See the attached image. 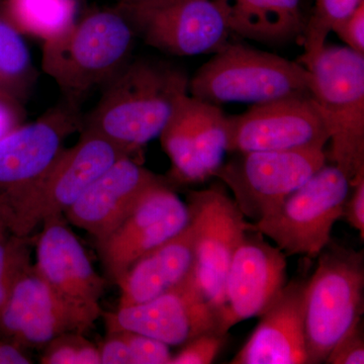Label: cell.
Wrapping results in <instances>:
<instances>
[{
  "label": "cell",
  "mask_w": 364,
  "mask_h": 364,
  "mask_svg": "<svg viewBox=\"0 0 364 364\" xmlns=\"http://www.w3.org/2000/svg\"><path fill=\"white\" fill-rule=\"evenodd\" d=\"M189 77L178 67L130 60L105 86L82 128L117 144L131 155L158 138L184 95Z\"/></svg>",
  "instance_id": "1"
},
{
  "label": "cell",
  "mask_w": 364,
  "mask_h": 364,
  "mask_svg": "<svg viewBox=\"0 0 364 364\" xmlns=\"http://www.w3.org/2000/svg\"><path fill=\"white\" fill-rule=\"evenodd\" d=\"M80 132L77 143L64 148L37 178L0 193V221L11 233L31 236L47 220L64 217L105 170L121 158L133 156L95 132Z\"/></svg>",
  "instance_id": "2"
},
{
  "label": "cell",
  "mask_w": 364,
  "mask_h": 364,
  "mask_svg": "<svg viewBox=\"0 0 364 364\" xmlns=\"http://www.w3.org/2000/svg\"><path fill=\"white\" fill-rule=\"evenodd\" d=\"M136 37L127 16L100 11L45 41L42 68L65 100L78 105L91 91L104 88L129 61Z\"/></svg>",
  "instance_id": "3"
},
{
  "label": "cell",
  "mask_w": 364,
  "mask_h": 364,
  "mask_svg": "<svg viewBox=\"0 0 364 364\" xmlns=\"http://www.w3.org/2000/svg\"><path fill=\"white\" fill-rule=\"evenodd\" d=\"M188 95L214 105L312 97L311 74L298 61L229 43L189 78Z\"/></svg>",
  "instance_id": "4"
},
{
  "label": "cell",
  "mask_w": 364,
  "mask_h": 364,
  "mask_svg": "<svg viewBox=\"0 0 364 364\" xmlns=\"http://www.w3.org/2000/svg\"><path fill=\"white\" fill-rule=\"evenodd\" d=\"M305 67L329 133L327 157L351 182L364 170V55L326 44Z\"/></svg>",
  "instance_id": "5"
},
{
  "label": "cell",
  "mask_w": 364,
  "mask_h": 364,
  "mask_svg": "<svg viewBox=\"0 0 364 364\" xmlns=\"http://www.w3.org/2000/svg\"><path fill=\"white\" fill-rule=\"evenodd\" d=\"M363 253L329 246L318 254L317 268L304 284L303 309L309 363L328 354L363 312Z\"/></svg>",
  "instance_id": "6"
},
{
  "label": "cell",
  "mask_w": 364,
  "mask_h": 364,
  "mask_svg": "<svg viewBox=\"0 0 364 364\" xmlns=\"http://www.w3.org/2000/svg\"><path fill=\"white\" fill-rule=\"evenodd\" d=\"M350 186L336 165L325 164L269 214L251 223V231L272 239L287 256L317 257L343 217Z\"/></svg>",
  "instance_id": "7"
},
{
  "label": "cell",
  "mask_w": 364,
  "mask_h": 364,
  "mask_svg": "<svg viewBox=\"0 0 364 364\" xmlns=\"http://www.w3.org/2000/svg\"><path fill=\"white\" fill-rule=\"evenodd\" d=\"M214 177L231 189L244 217L259 221L322 168L325 150L235 153Z\"/></svg>",
  "instance_id": "8"
},
{
  "label": "cell",
  "mask_w": 364,
  "mask_h": 364,
  "mask_svg": "<svg viewBox=\"0 0 364 364\" xmlns=\"http://www.w3.org/2000/svg\"><path fill=\"white\" fill-rule=\"evenodd\" d=\"M117 9L136 36L167 54H215L230 43L232 33L212 0H156Z\"/></svg>",
  "instance_id": "9"
},
{
  "label": "cell",
  "mask_w": 364,
  "mask_h": 364,
  "mask_svg": "<svg viewBox=\"0 0 364 364\" xmlns=\"http://www.w3.org/2000/svg\"><path fill=\"white\" fill-rule=\"evenodd\" d=\"M188 207L195 242L196 282L219 316L230 263L239 244L251 231V223L219 186L191 191Z\"/></svg>",
  "instance_id": "10"
},
{
  "label": "cell",
  "mask_w": 364,
  "mask_h": 364,
  "mask_svg": "<svg viewBox=\"0 0 364 364\" xmlns=\"http://www.w3.org/2000/svg\"><path fill=\"white\" fill-rule=\"evenodd\" d=\"M329 133L312 97L254 105L227 116V152L324 150Z\"/></svg>",
  "instance_id": "11"
},
{
  "label": "cell",
  "mask_w": 364,
  "mask_h": 364,
  "mask_svg": "<svg viewBox=\"0 0 364 364\" xmlns=\"http://www.w3.org/2000/svg\"><path fill=\"white\" fill-rule=\"evenodd\" d=\"M188 203L162 179L147 189L123 221L97 242L105 272L119 284L129 268L188 226Z\"/></svg>",
  "instance_id": "12"
},
{
  "label": "cell",
  "mask_w": 364,
  "mask_h": 364,
  "mask_svg": "<svg viewBox=\"0 0 364 364\" xmlns=\"http://www.w3.org/2000/svg\"><path fill=\"white\" fill-rule=\"evenodd\" d=\"M102 316L107 332L128 330L168 346L186 344L205 333L220 332L219 316L205 299L195 272L156 298Z\"/></svg>",
  "instance_id": "13"
},
{
  "label": "cell",
  "mask_w": 364,
  "mask_h": 364,
  "mask_svg": "<svg viewBox=\"0 0 364 364\" xmlns=\"http://www.w3.org/2000/svg\"><path fill=\"white\" fill-rule=\"evenodd\" d=\"M159 138L171 161V181L200 183L214 177L224 163L227 116L217 105L186 95Z\"/></svg>",
  "instance_id": "14"
},
{
  "label": "cell",
  "mask_w": 364,
  "mask_h": 364,
  "mask_svg": "<svg viewBox=\"0 0 364 364\" xmlns=\"http://www.w3.org/2000/svg\"><path fill=\"white\" fill-rule=\"evenodd\" d=\"M98 318L60 296L32 265L0 311V337L23 349L44 347L63 333L87 332Z\"/></svg>",
  "instance_id": "15"
},
{
  "label": "cell",
  "mask_w": 364,
  "mask_h": 364,
  "mask_svg": "<svg viewBox=\"0 0 364 364\" xmlns=\"http://www.w3.org/2000/svg\"><path fill=\"white\" fill-rule=\"evenodd\" d=\"M255 233L245 235L228 269L219 312L224 334L242 321L260 317L287 286L286 254Z\"/></svg>",
  "instance_id": "16"
},
{
  "label": "cell",
  "mask_w": 364,
  "mask_h": 364,
  "mask_svg": "<svg viewBox=\"0 0 364 364\" xmlns=\"http://www.w3.org/2000/svg\"><path fill=\"white\" fill-rule=\"evenodd\" d=\"M82 128L78 105L64 100L37 121L21 124L0 139V193L20 188L42 174Z\"/></svg>",
  "instance_id": "17"
},
{
  "label": "cell",
  "mask_w": 364,
  "mask_h": 364,
  "mask_svg": "<svg viewBox=\"0 0 364 364\" xmlns=\"http://www.w3.org/2000/svg\"><path fill=\"white\" fill-rule=\"evenodd\" d=\"M42 227L36 241V272L60 296L100 317L107 280L95 270L65 218L47 220Z\"/></svg>",
  "instance_id": "18"
},
{
  "label": "cell",
  "mask_w": 364,
  "mask_h": 364,
  "mask_svg": "<svg viewBox=\"0 0 364 364\" xmlns=\"http://www.w3.org/2000/svg\"><path fill=\"white\" fill-rule=\"evenodd\" d=\"M161 177L133 156L117 160L85 189L64 214L97 242L105 239L133 210L144 193Z\"/></svg>",
  "instance_id": "19"
},
{
  "label": "cell",
  "mask_w": 364,
  "mask_h": 364,
  "mask_svg": "<svg viewBox=\"0 0 364 364\" xmlns=\"http://www.w3.org/2000/svg\"><path fill=\"white\" fill-rule=\"evenodd\" d=\"M304 284L291 282L260 316L232 364H306Z\"/></svg>",
  "instance_id": "20"
},
{
  "label": "cell",
  "mask_w": 364,
  "mask_h": 364,
  "mask_svg": "<svg viewBox=\"0 0 364 364\" xmlns=\"http://www.w3.org/2000/svg\"><path fill=\"white\" fill-rule=\"evenodd\" d=\"M195 272V242L191 224L136 260L119 280V308L145 303Z\"/></svg>",
  "instance_id": "21"
},
{
  "label": "cell",
  "mask_w": 364,
  "mask_h": 364,
  "mask_svg": "<svg viewBox=\"0 0 364 364\" xmlns=\"http://www.w3.org/2000/svg\"><path fill=\"white\" fill-rule=\"evenodd\" d=\"M232 33L264 44L303 42L301 0H212Z\"/></svg>",
  "instance_id": "22"
},
{
  "label": "cell",
  "mask_w": 364,
  "mask_h": 364,
  "mask_svg": "<svg viewBox=\"0 0 364 364\" xmlns=\"http://www.w3.org/2000/svg\"><path fill=\"white\" fill-rule=\"evenodd\" d=\"M6 16L18 32L45 41L68 30L75 21L74 0H6Z\"/></svg>",
  "instance_id": "23"
},
{
  "label": "cell",
  "mask_w": 364,
  "mask_h": 364,
  "mask_svg": "<svg viewBox=\"0 0 364 364\" xmlns=\"http://www.w3.org/2000/svg\"><path fill=\"white\" fill-rule=\"evenodd\" d=\"M36 76L21 33L9 21L0 20V95L21 104L35 85Z\"/></svg>",
  "instance_id": "24"
},
{
  "label": "cell",
  "mask_w": 364,
  "mask_h": 364,
  "mask_svg": "<svg viewBox=\"0 0 364 364\" xmlns=\"http://www.w3.org/2000/svg\"><path fill=\"white\" fill-rule=\"evenodd\" d=\"M364 4V0H316L313 14L306 21L303 45L305 52L299 63L305 66L327 44V38L333 28L348 18Z\"/></svg>",
  "instance_id": "25"
},
{
  "label": "cell",
  "mask_w": 364,
  "mask_h": 364,
  "mask_svg": "<svg viewBox=\"0 0 364 364\" xmlns=\"http://www.w3.org/2000/svg\"><path fill=\"white\" fill-rule=\"evenodd\" d=\"M32 237L16 236L0 226V311L21 277L31 267Z\"/></svg>",
  "instance_id": "26"
},
{
  "label": "cell",
  "mask_w": 364,
  "mask_h": 364,
  "mask_svg": "<svg viewBox=\"0 0 364 364\" xmlns=\"http://www.w3.org/2000/svg\"><path fill=\"white\" fill-rule=\"evenodd\" d=\"M40 360L43 364H100L98 346L80 332L55 337L45 345Z\"/></svg>",
  "instance_id": "27"
},
{
  "label": "cell",
  "mask_w": 364,
  "mask_h": 364,
  "mask_svg": "<svg viewBox=\"0 0 364 364\" xmlns=\"http://www.w3.org/2000/svg\"><path fill=\"white\" fill-rule=\"evenodd\" d=\"M227 335L221 332H208L196 337L183 345L170 364H210L226 343Z\"/></svg>",
  "instance_id": "28"
},
{
  "label": "cell",
  "mask_w": 364,
  "mask_h": 364,
  "mask_svg": "<svg viewBox=\"0 0 364 364\" xmlns=\"http://www.w3.org/2000/svg\"><path fill=\"white\" fill-rule=\"evenodd\" d=\"M121 334L133 355L135 364H170L172 354L169 346L159 340L128 330L117 331Z\"/></svg>",
  "instance_id": "29"
},
{
  "label": "cell",
  "mask_w": 364,
  "mask_h": 364,
  "mask_svg": "<svg viewBox=\"0 0 364 364\" xmlns=\"http://www.w3.org/2000/svg\"><path fill=\"white\" fill-rule=\"evenodd\" d=\"M325 363L330 364H363L364 341L360 321L352 326L335 344Z\"/></svg>",
  "instance_id": "30"
},
{
  "label": "cell",
  "mask_w": 364,
  "mask_h": 364,
  "mask_svg": "<svg viewBox=\"0 0 364 364\" xmlns=\"http://www.w3.org/2000/svg\"><path fill=\"white\" fill-rule=\"evenodd\" d=\"M333 33L346 43V47L364 55V4L333 28Z\"/></svg>",
  "instance_id": "31"
},
{
  "label": "cell",
  "mask_w": 364,
  "mask_h": 364,
  "mask_svg": "<svg viewBox=\"0 0 364 364\" xmlns=\"http://www.w3.org/2000/svg\"><path fill=\"white\" fill-rule=\"evenodd\" d=\"M353 188L351 196H347L345 202L343 217L347 222L360 234L361 240L364 238V170L359 172L350 182Z\"/></svg>",
  "instance_id": "32"
},
{
  "label": "cell",
  "mask_w": 364,
  "mask_h": 364,
  "mask_svg": "<svg viewBox=\"0 0 364 364\" xmlns=\"http://www.w3.org/2000/svg\"><path fill=\"white\" fill-rule=\"evenodd\" d=\"M100 364H135L128 344L119 332H107L102 344L98 345Z\"/></svg>",
  "instance_id": "33"
},
{
  "label": "cell",
  "mask_w": 364,
  "mask_h": 364,
  "mask_svg": "<svg viewBox=\"0 0 364 364\" xmlns=\"http://www.w3.org/2000/svg\"><path fill=\"white\" fill-rule=\"evenodd\" d=\"M23 117L20 102L0 95V139L23 124Z\"/></svg>",
  "instance_id": "34"
},
{
  "label": "cell",
  "mask_w": 364,
  "mask_h": 364,
  "mask_svg": "<svg viewBox=\"0 0 364 364\" xmlns=\"http://www.w3.org/2000/svg\"><path fill=\"white\" fill-rule=\"evenodd\" d=\"M33 361L26 355L23 348L0 340V364H30Z\"/></svg>",
  "instance_id": "35"
},
{
  "label": "cell",
  "mask_w": 364,
  "mask_h": 364,
  "mask_svg": "<svg viewBox=\"0 0 364 364\" xmlns=\"http://www.w3.org/2000/svg\"><path fill=\"white\" fill-rule=\"evenodd\" d=\"M156 1V0H119V6H133L139 4H148V2Z\"/></svg>",
  "instance_id": "36"
},
{
  "label": "cell",
  "mask_w": 364,
  "mask_h": 364,
  "mask_svg": "<svg viewBox=\"0 0 364 364\" xmlns=\"http://www.w3.org/2000/svg\"><path fill=\"white\" fill-rule=\"evenodd\" d=\"M1 225H2V223H1V221H0V226H1Z\"/></svg>",
  "instance_id": "37"
}]
</instances>
